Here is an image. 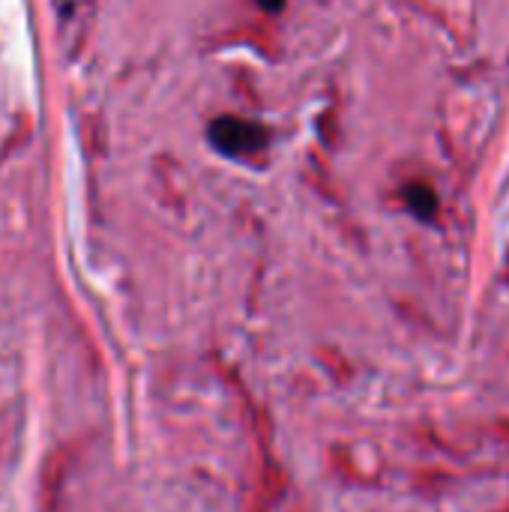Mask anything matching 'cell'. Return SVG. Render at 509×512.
Listing matches in <instances>:
<instances>
[{
  "instance_id": "6da1fadb",
  "label": "cell",
  "mask_w": 509,
  "mask_h": 512,
  "mask_svg": "<svg viewBox=\"0 0 509 512\" xmlns=\"http://www.w3.org/2000/svg\"><path fill=\"white\" fill-rule=\"evenodd\" d=\"M210 144L222 153V156H252L258 150H264L267 144V129L255 120H240V117H216L207 129Z\"/></svg>"
},
{
  "instance_id": "7a4b0ae2",
  "label": "cell",
  "mask_w": 509,
  "mask_h": 512,
  "mask_svg": "<svg viewBox=\"0 0 509 512\" xmlns=\"http://www.w3.org/2000/svg\"><path fill=\"white\" fill-rule=\"evenodd\" d=\"M405 201L411 207V213L423 222H432L438 213V195L426 186V183H411L405 186Z\"/></svg>"
},
{
  "instance_id": "3957f363",
  "label": "cell",
  "mask_w": 509,
  "mask_h": 512,
  "mask_svg": "<svg viewBox=\"0 0 509 512\" xmlns=\"http://www.w3.org/2000/svg\"><path fill=\"white\" fill-rule=\"evenodd\" d=\"M267 12H279L282 6H285V0H258Z\"/></svg>"
}]
</instances>
